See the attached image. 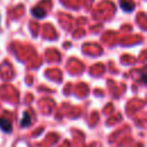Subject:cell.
Returning <instances> with one entry per match:
<instances>
[{
  "mask_svg": "<svg viewBox=\"0 0 147 147\" xmlns=\"http://www.w3.org/2000/svg\"><path fill=\"white\" fill-rule=\"evenodd\" d=\"M0 129H1L3 132L9 133V132H11V130H13V124H11V122H10L9 119L3 118V117H0Z\"/></svg>",
  "mask_w": 147,
  "mask_h": 147,
  "instance_id": "cell-1",
  "label": "cell"
},
{
  "mask_svg": "<svg viewBox=\"0 0 147 147\" xmlns=\"http://www.w3.org/2000/svg\"><path fill=\"white\" fill-rule=\"evenodd\" d=\"M31 122H32L31 115H30L28 111H24V113H23V117H22V119H21V126H22V127H26V126H29V125L31 124Z\"/></svg>",
  "mask_w": 147,
  "mask_h": 147,
  "instance_id": "cell-2",
  "label": "cell"
},
{
  "mask_svg": "<svg viewBox=\"0 0 147 147\" xmlns=\"http://www.w3.org/2000/svg\"><path fill=\"white\" fill-rule=\"evenodd\" d=\"M121 7L124 11H132L133 8H134V3L132 1H129V0H122L121 1Z\"/></svg>",
  "mask_w": 147,
  "mask_h": 147,
  "instance_id": "cell-3",
  "label": "cell"
},
{
  "mask_svg": "<svg viewBox=\"0 0 147 147\" xmlns=\"http://www.w3.org/2000/svg\"><path fill=\"white\" fill-rule=\"evenodd\" d=\"M31 14H32L34 17H37V18H42V17L45 16V11H44L42 9H40V8H33V9L31 10Z\"/></svg>",
  "mask_w": 147,
  "mask_h": 147,
  "instance_id": "cell-4",
  "label": "cell"
}]
</instances>
